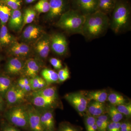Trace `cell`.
I'll return each instance as SVG.
<instances>
[{"mask_svg":"<svg viewBox=\"0 0 131 131\" xmlns=\"http://www.w3.org/2000/svg\"><path fill=\"white\" fill-rule=\"evenodd\" d=\"M74 9L84 15L97 11L98 0H71Z\"/></svg>","mask_w":131,"mask_h":131,"instance_id":"cell-7","label":"cell"},{"mask_svg":"<svg viewBox=\"0 0 131 131\" xmlns=\"http://www.w3.org/2000/svg\"><path fill=\"white\" fill-rule=\"evenodd\" d=\"M26 93L21 90L17 84H12L7 91L5 96L8 104L16 105L24 100Z\"/></svg>","mask_w":131,"mask_h":131,"instance_id":"cell-9","label":"cell"},{"mask_svg":"<svg viewBox=\"0 0 131 131\" xmlns=\"http://www.w3.org/2000/svg\"><path fill=\"white\" fill-rule=\"evenodd\" d=\"M29 81L31 90L34 91L42 89L46 87L47 84L43 78L38 76L29 79Z\"/></svg>","mask_w":131,"mask_h":131,"instance_id":"cell-26","label":"cell"},{"mask_svg":"<svg viewBox=\"0 0 131 131\" xmlns=\"http://www.w3.org/2000/svg\"><path fill=\"white\" fill-rule=\"evenodd\" d=\"M1 131H21L18 128L8 123H5L3 125Z\"/></svg>","mask_w":131,"mask_h":131,"instance_id":"cell-39","label":"cell"},{"mask_svg":"<svg viewBox=\"0 0 131 131\" xmlns=\"http://www.w3.org/2000/svg\"><path fill=\"white\" fill-rule=\"evenodd\" d=\"M17 85L21 90L24 91L26 93L31 90L30 84H25L19 80L17 82Z\"/></svg>","mask_w":131,"mask_h":131,"instance_id":"cell-40","label":"cell"},{"mask_svg":"<svg viewBox=\"0 0 131 131\" xmlns=\"http://www.w3.org/2000/svg\"><path fill=\"white\" fill-rule=\"evenodd\" d=\"M85 16L82 35L88 39L100 36L106 30L110 24L107 15L99 11Z\"/></svg>","mask_w":131,"mask_h":131,"instance_id":"cell-1","label":"cell"},{"mask_svg":"<svg viewBox=\"0 0 131 131\" xmlns=\"http://www.w3.org/2000/svg\"><path fill=\"white\" fill-rule=\"evenodd\" d=\"M7 6L14 10L18 9L21 6V0H5Z\"/></svg>","mask_w":131,"mask_h":131,"instance_id":"cell-36","label":"cell"},{"mask_svg":"<svg viewBox=\"0 0 131 131\" xmlns=\"http://www.w3.org/2000/svg\"><path fill=\"white\" fill-rule=\"evenodd\" d=\"M50 48V37L45 35L39 39L35 45V49L38 55L42 59L49 56Z\"/></svg>","mask_w":131,"mask_h":131,"instance_id":"cell-12","label":"cell"},{"mask_svg":"<svg viewBox=\"0 0 131 131\" xmlns=\"http://www.w3.org/2000/svg\"><path fill=\"white\" fill-rule=\"evenodd\" d=\"M87 109L89 114L96 118L107 113V107L104 103L95 101L88 104Z\"/></svg>","mask_w":131,"mask_h":131,"instance_id":"cell-16","label":"cell"},{"mask_svg":"<svg viewBox=\"0 0 131 131\" xmlns=\"http://www.w3.org/2000/svg\"><path fill=\"white\" fill-rule=\"evenodd\" d=\"M11 13V9L8 6L0 5V20L2 25H5L9 20Z\"/></svg>","mask_w":131,"mask_h":131,"instance_id":"cell-28","label":"cell"},{"mask_svg":"<svg viewBox=\"0 0 131 131\" xmlns=\"http://www.w3.org/2000/svg\"><path fill=\"white\" fill-rule=\"evenodd\" d=\"M58 131H79L77 127L68 122L61 123L59 126Z\"/></svg>","mask_w":131,"mask_h":131,"instance_id":"cell-35","label":"cell"},{"mask_svg":"<svg viewBox=\"0 0 131 131\" xmlns=\"http://www.w3.org/2000/svg\"><path fill=\"white\" fill-rule=\"evenodd\" d=\"M36 0H25L26 2L27 3H30L34 2Z\"/></svg>","mask_w":131,"mask_h":131,"instance_id":"cell-45","label":"cell"},{"mask_svg":"<svg viewBox=\"0 0 131 131\" xmlns=\"http://www.w3.org/2000/svg\"><path fill=\"white\" fill-rule=\"evenodd\" d=\"M12 37L8 32L7 27L5 25H2L0 30V46L3 47L10 43Z\"/></svg>","mask_w":131,"mask_h":131,"instance_id":"cell-24","label":"cell"},{"mask_svg":"<svg viewBox=\"0 0 131 131\" xmlns=\"http://www.w3.org/2000/svg\"><path fill=\"white\" fill-rule=\"evenodd\" d=\"M96 123L98 131H107V126L103 122L96 118Z\"/></svg>","mask_w":131,"mask_h":131,"instance_id":"cell-41","label":"cell"},{"mask_svg":"<svg viewBox=\"0 0 131 131\" xmlns=\"http://www.w3.org/2000/svg\"><path fill=\"white\" fill-rule=\"evenodd\" d=\"M85 19V15L75 9H70L62 15L57 25L70 33L82 35Z\"/></svg>","mask_w":131,"mask_h":131,"instance_id":"cell-2","label":"cell"},{"mask_svg":"<svg viewBox=\"0 0 131 131\" xmlns=\"http://www.w3.org/2000/svg\"><path fill=\"white\" fill-rule=\"evenodd\" d=\"M25 63L20 59L14 58L9 59L8 62L6 70L9 74L16 75L22 73Z\"/></svg>","mask_w":131,"mask_h":131,"instance_id":"cell-15","label":"cell"},{"mask_svg":"<svg viewBox=\"0 0 131 131\" xmlns=\"http://www.w3.org/2000/svg\"><path fill=\"white\" fill-rule=\"evenodd\" d=\"M41 75L47 84L58 82V73L52 70L47 68L44 69L41 72Z\"/></svg>","mask_w":131,"mask_h":131,"instance_id":"cell-22","label":"cell"},{"mask_svg":"<svg viewBox=\"0 0 131 131\" xmlns=\"http://www.w3.org/2000/svg\"><path fill=\"white\" fill-rule=\"evenodd\" d=\"M107 100L111 105L115 106L126 103L125 98L118 93H111L108 95Z\"/></svg>","mask_w":131,"mask_h":131,"instance_id":"cell-27","label":"cell"},{"mask_svg":"<svg viewBox=\"0 0 131 131\" xmlns=\"http://www.w3.org/2000/svg\"><path fill=\"white\" fill-rule=\"evenodd\" d=\"M40 63L33 59H30L24 64L22 73L26 77L32 78L37 76L40 69Z\"/></svg>","mask_w":131,"mask_h":131,"instance_id":"cell-13","label":"cell"},{"mask_svg":"<svg viewBox=\"0 0 131 131\" xmlns=\"http://www.w3.org/2000/svg\"><path fill=\"white\" fill-rule=\"evenodd\" d=\"M50 47L56 54L63 56L67 53L68 43L66 38L63 34L56 33L50 37Z\"/></svg>","mask_w":131,"mask_h":131,"instance_id":"cell-6","label":"cell"},{"mask_svg":"<svg viewBox=\"0 0 131 131\" xmlns=\"http://www.w3.org/2000/svg\"><path fill=\"white\" fill-rule=\"evenodd\" d=\"M5 117L9 124L17 128L29 130L27 108L24 106L13 107L7 111Z\"/></svg>","mask_w":131,"mask_h":131,"instance_id":"cell-4","label":"cell"},{"mask_svg":"<svg viewBox=\"0 0 131 131\" xmlns=\"http://www.w3.org/2000/svg\"><path fill=\"white\" fill-rule=\"evenodd\" d=\"M10 51L12 54L18 57H25L30 52V48L27 45L24 43L14 42L10 47Z\"/></svg>","mask_w":131,"mask_h":131,"instance_id":"cell-18","label":"cell"},{"mask_svg":"<svg viewBox=\"0 0 131 131\" xmlns=\"http://www.w3.org/2000/svg\"><path fill=\"white\" fill-rule=\"evenodd\" d=\"M33 92L50 99L57 100V98L56 88L54 86L45 87L42 89L34 91Z\"/></svg>","mask_w":131,"mask_h":131,"instance_id":"cell-23","label":"cell"},{"mask_svg":"<svg viewBox=\"0 0 131 131\" xmlns=\"http://www.w3.org/2000/svg\"><path fill=\"white\" fill-rule=\"evenodd\" d=\"M31 97V102L36 107L47 110L55 105L57 100L45 97L33 92Z\"/></svg>","mask_w":131,"mask_h":131,"instance_id":"cell-11","label":"cell"},{"mask_svg":"<svg viewBox=\"0 0 131 131\" xmlns=\"http://www.w3.org/2000/svg\"><path fill=\"white\" fill-rule=\"evenodd\" d=\"M41 29L38 26L31 25L27 27L23 32L24 38L28 40L36 39L40 35Z\"/></svg>","mask_w":131,"mask_h":131,"instance_id":"cell-21","label":"cell"},{"mask_svg":"<svg viewBox=\"0 0 131 131\" xmlns=\"http://www.w3.org/2000/svg\"><path fill=\"white\" fill-rule=\"evenodd\" d=\"M49 9V0H39L34 6V10L39 13H48Z\"/></svg>","mask_w":131,"mask_h":131,"instance_id":"cell-32","label":"cell"},{"mask_svg":"<svg viewBox=\"0 0 131 131\" xmlns=\"http://www.w3.org/2000/svg\"><path fill=\"white\" fill-rule=\"evenodd\" d=\"M84 95L89 102L95 101L103 103H105L107 100L108 96L107 92L105 90H103L90 91L87 93L86 95L85 94Z\"/></svg>","mask_w":131,"mask_h":131,"instance_id":"cell-20","label":"cell"},{"mask_svg":"<svg viewBox=\"0 0 131 131\" xmlns=\"http://www.w3.org/2000/svg\"><path fill=\"white\" fill-rule=\"evenodd\" d=\"M121 131H131V127L126 129H121Z\"/></svg>","mask_w":131,"mask_h":131,"instance_id":"cell-44","label":"cell"},{"mask_svg":"<svg viewBox=\"0 0 131 131\" xmlns=\"http://www.w3.org/2000/svg\"><path fill=\"white\" fill-rule=\"evenodd\" d=\"M2 107V102L1 99L0 98V110L1 109Z\"/></svg>","mask_w":131,"mask_h":131,"instance_id":"cell-46","label":"cell"},{"mask_svg":"<svg viewBox=\"0 0 131 131\" xmlns=\"http://www.w3.org/2000/svg\"><path fill=\"white\" fill-rule=\"evenodd\" d=\"M36 12L34 9L31 8H28L26 9L23 17V24L21 29L24 28L27 24L32 23L34 20Z\"/></svg>","mask_w":131,"mask_h":131,"instance_id":"cell-31","label":"cell"},{"mask_svg":"<svg viewBox=\"0 0 131 131\" xmlns=\"http://www.w3.org/2000/svg\"><path fill=\"white\" fill-rule=\"evenodd\" d=\"M85 118V125L86 131H98L96 121V118L89 113Z\"/></svg>","mask_w":131,"mask_h":131,"instance_id":"cell-29","label":"cell"},{"mask_svg":"<svg viewBox=\"0 0 131 131\" xmlns=\"http://www.w3.org/2000/svg\"><path fill=\"white\" fill-rule=\"evenodd\" d=\"M12 85V81L9 77L4 76L0 77V94L5 96Z\"/></svg>","mask_w":131,"mask_h":131,"instance_id":"cell-30","label":"cell"},{"mask_svg":"<svg viewBox=\"0 0 131 131\" xmlns=\"http://www.w3.org/2000/svg\"><path fill=\"white\" fill-rule=\"evenodd\" d=\"M23 22V17L21 12L19 9L12 11L9 19V27L13 30L21 29Z\"/></svg>","mask_w":131,"mask_h":131,"instance_id":"cell-17","label":"cell"},{"mask_svg":"<svg viewBox=\"0 0 131 131\" xmlns=\"http://www.w3.org/2000/svg\"><path fill=\"white\" fill-rule=\"evenodd\" d=\"M96 118L97 119H99V120L101 121V122H103L104 124H105L107 126L110 123L108 116L107 115H105V114L100 115V116L96 117Z\"/></svg>","mask_w":131,"mask_h":131,"instance_id":"cell-42","label":"cell"},{"mask_svg":"<svg viewBox=\"0 0 131 131\" xmlns=\"http://www.w3.org/2000/svg\"><path fill=\"white\" fill-rule=\"evenodd\" d=\"M28 128L30 131H44L40 119V112L31 105L27 107Z\"/></svg>","mask_w":131,"mask_h":131,"instance_id":"cell-8","label":"cell"},{"mask_svg":"<svg viewBox=\"0 0 131 131\" xmlns=\"http://www.w3.org/2000/svg\"><path fill=\"white\" fill-rule=\"evenodd\" d=\"M49 61L51 64L56 69L60 70L62 68V62L59 59L52 58L50 59Z\"/></svg>","mask_w":131,"mask_h":131,"instance_id":"cell-38","label":"cell"},{"mask_svg":"<svg viewBox=\"0 0 131 131\" xmlns=\"http://www.w3.org/2000/svg\"><path fill=\"white\" fill-rule=\"evenodd\" d=\"M50 9L47 15V18L50 20L61 16L65 13L67 6L66 0H49Z\"/></svg>","mask_w":131,"mask_h":131,"instance_id":"cell-10","label":"cell"},{"mask_svg":"<svg viewBox=\"0 0 131 131\" xmlns=\"http://www.w3.org/2000/svg\"><path fill=\"white\" fill-rule=\"evenodd\" d=\"M40 112V119L44 131H55V119L52 112L47 110Z\"/></svg>","mask_w":131,"mask_h":131,"instance_id":"cell-14","label":"cell"},{"mask_svg":"<svg viewBox=\"0 0 131 131\" xmlns=\"http://www.w3.org/2000/svg\"><path fill=\"white\" fill-rule=\"evenodd\" d=\"M58 82H62L65 81L70 78V72L69 68L67 66L64 68H62L59 70L58 73Z\"/></svg>","mask_w":131,"mask_h":131,"instance_id":"cell-33","label":"cell"},{"mask_svg":"<svg viewBox=\"0 0 131 131\" xmlns=\"http://www.w3.org/2000/svg\"><path fill=\"white\" fill-rule=\"evenodd\" d=\"M64 98L80 114H83L86 111L89 101L83 93L67 94L64 96Z\"/></svg>","mask_w":131,"mask_h":131,"instance_id":"cell-5","label":"cell"},{"mask_svg":"<svg viewBox=\"0 0 131 131\" xmlns=\"http://www.w3.org/2000/svg\"><path fill=\"white\" fill-rule=\"evenodd\" d=\"M117 110L122 115L126 116H130L131 115V104L130 102L126 103L116 106Z\"/></svg>","mask_w":131,"mask_h":131,"instance_id":"cell-34","label":"cell"},{"mask_svg":"<svg viewBox=\"0 0 131 131\" xmlns=\"http://www.w3.org/2000/svg\"><path fill=\"white\" fill-rule=\"evenodd\" d=\"M117 2L116 0H98L97 11L107 15L113 12Z\"/></svg>","mask_w":131,"mask_h":131,"instance_id":"cell-19","label":"cell"},{"mask_svg":"<svg viewBox=\"0 0 131 131\" xmlns=\"http://www.w3.org/2000/svg\"><path fill=\"white\" fill-rule=\"evenodd\" d=\"M130 8L127 3L117 2L113 11L110 26L115 33H118L128 26L130 21Z\"/></svg>","mask_w":131,"mask_h":131,"instance_id":"cell-3","label":"cell"},{"mask_svg":"<svg viewBox=\"0 0 131 131\" xmlns=\"http://www.w3.org/2000/svg\"><path fill=\"white\" fill-rule=\"evenodd\" d=\"M121 123L120 122H110L108 125L107 131H121Z\"/></svg>","mask_w":131,"mask_h":131,"instance_id":"cell-37","label":"cell"},{"mask_svg":"<svg viewBox=\"0 0 131 131\" xmlns=\"http://www.w3.org/2000/svg\"><path fill=\"white\" fill-rule=\"evenodd\" d=\"M107 113L113 122H119L123 118V115L119 112L116 107L112 105L107 107Z\"/></svg>","mask_w":131,"mask_h":131,"instance_id":"cell-25","label":"cell"},{"mask_svg":"<svg viewBox=\"0 0 131 131\" xmlns=\"http://www.w3.org/2000/svg\"><path fill=\"white\" fill-rule=\"evenodd\" d=\"M130 127H131V124L130 122H126L121 123V129H126V128Z\"/></svg>","mask_w":131,"mask_h":131,"instance_id":"cell-43","label":"cell"}]
</instances>
